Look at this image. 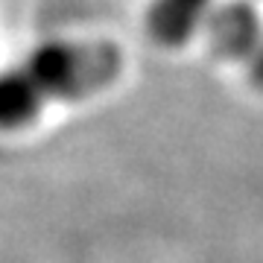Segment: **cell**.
<instances>
[{
	"instance_id": "7a4b0ae2",
	"label": "cell",
	"mask_w": 263,
	"mask_h": 263,
	"mask_svg": "<svg viewBox=\"0 0 263 263\" xmlns=\"http://www.w3.org/2000/svg\"><path fill=\"white\" fill-rule=\"evenodd\" d=\"M202 32L214 56L228 62H249L263 35V21L252 3L228 0V3H214Z\"/></svg>"
},
{
	"instance_id": "6da1fadb",
	"label": "cell",
	"mask_w": 263,
	"mask_h": 263,
	"mask_svg": "<svg viewBox=\"0 0 263 263\" xmlns=\"http://www.w3.org/2000/svg\"><path fill=\"white\" fill-rule=\"evenodd\" d=\"M21 67L44 103H73L108 88L120 76L123 56L108 41H47L38 44Z\"/></svg>"
},
{
	"instance_id": "5b68a950",
	"label": "cell",
	"mask_w": 263,
	"mask_h": 263,
	"mask_svg": "<svg viewBox=\"0 0 263 263\" xmlns=\"http://www.w3.org/2000/svg\"><path fill=\"white\" fill-rule=\"evenodd\" d=\"M249 79H252L257 88H263V35H260V41H257L254 53L249 56Z\"/></svg>"
},
{
	"instance_id": "3957f363",
	"label": "cell",
	"mask_w": 263,
	"mask_h": 263,
	"mask_svg": "<svg viewBox=\"0 0 263 263\" xmlns=\"http://www.w3.org/2000/svg\"><path fill=\"white\" fill-rule=\"evenodd\" d=\"M216 0H155L146 15L149 35L164 47H181L205 27Z\"/></svg>"
},
{
	"instance_id": "277c9868",
	"label": "cell",
	"mask_w": 263,
	"mask_h": 263,
	"mask_svg": "<svg viewBox=\"0 0 263 263\" xmlns=\"http://www.w3.org/2000/svg\"><path fill=\"white\" fill-rule=\"evenodd\" d=\"M44 105V97L21 65L0 70V129H27L38 120Z\"/></svg>"
}]
</instances>
